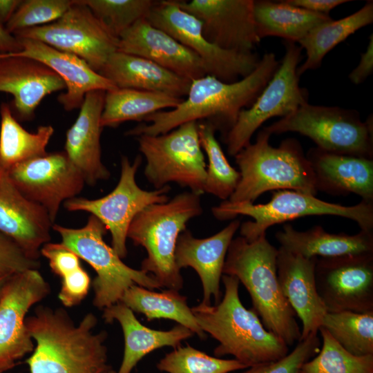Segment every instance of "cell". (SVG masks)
Instances as JSON below:
<instances>
[{"instance_id":"6da1fadb","label":"cell","mask_w":373,"mask_h":373,"mask_svg":"<svg viewBox=\"0 0 373 373\" xmlns=\"http://www.w3.org/2000/svg\"><path fill=\"white\" fill-rule=\"evenodd\" d=\"M279 64L273 52H267L251 73L236 82H224L209 75L194 79L186 98L175 108L146 117L144 121L149 124H139L125 134L157 135L186 122L204 120L226 135L240 111L250 107L261 93Z\"/></svg>"},{"instance_id":"7a4b0ae2","label":"cell","mask_w":373,"mask_h":373,"mask_svg":"<svg viewBox=\"0 0 373 373\" xmlns=\"http://www.w3.org/2000/svg\"><path fill=\"white\" fill-rule=\"evenodd\" d=\"M35 345L26 361L30 373H109L105 330L95 333L97 318L85 314L75 324L64 308L39 305L26 317Z\"/></svg>"},{"instance_id":"3957f363","label":"cell","mask_w":373,"mask_h":373,"mask_svg":"<svg viewBox=\"0 0 373 373\" xmlns=\"http://www.w3.org/2000/svg\"><path fill=\"white\" fill-rule=\"evenodd\" d=\"M221 279L224 293L218 304L200 303L191 308L202 330L219 343L215 356L232 355L247 368L285 356L289 346L265 327L252 308L241 303L238 279L225 274Z\"/></svg>"},{"instance_id":"277c9868","label":"cell","mask_w":373,"mask_h":373,"mask_svg":"<svg viewBox=\"0 0 373 373\" xmlns=\"http://www.w3.org/2000/svg\"><path fill=\"white\" fill-rule=\"evenodd\" d=\"M277 255L266 234L251 242L238 236L230 243L222 274L242 283L265 327L291 346L300 341L301 330L278 282Z\"/></svg>"},{"instance_id":"5b68a950","label":"cell","mask_w":373,"mask_h":373,"mask_svg":"<svg viewBox=\"0 0 373 373\" xmlns=\"http://www.w3.org/2000/svg\"><path fill=\"white\" fill-rule=\"evenodd\" d=\"M271 135L264 129L236 155L240 179L231 197V202H252L263 193L294 190L316 195L314 175L300 142L287 138L274 147Z\"/></svg>"},{"instance_id":"8992f818","label":"cell","mask_w":373,"mask_h":373,"mask_svg":"<svg viewBox=\"0 0 373 373\" xmlns=\"http://www.w3.org/2000/svg\"><path fill=\"white\" fill-rule=\"evenodd\" d=\"M202 211L200 195L189 191L146 207L132 220L127 238L146 249L147 256L141 269L151 274L161 287L176 291L183 287V278L175 262L177 240L188 222Z\"/></svg>"},{"instance_id":"52a82bcc","label":"cell","mask_w":373,"mask_h":373,"mask_svg":"<svg viewBox=\"0 0 373 373\" xmlns=\"http://www.w3.org/2000/svg\"><path fill=\"white\" fill-rule=\"evenodd\" d=\"M211 211L220 220L234 219L238 215L253 218L254 221L245 222L240 226V236L249 242L266 234L267 229L274 224L308 216L343 217L355 221L361 230L373 231V203L361 200L353 206H343L294 190L274 191L266 204L224 200Z\"/></svg>"},{"instance_id":"ba28073f","label":"cell","mask_w":373,"mask_h":373,"mask_svg":"<svg viewBox=\"0 0 373 373\" xmlns=\"http://www.w3.org/2000/svg\"><path fill=\"white\" fill-rule=\"evenodd\" d=\"M52 229L58 233L64 246L88 262L96 272L92 282L94 291L93 304L104 309L120 301L131 286L137 285L148 289L161 288L150 274L126 265L115 250L104 240L106 226L90 215L86 224L74 229L53 224Z\"/></svg>"},{"instance_id":"9c48e42d","label":"cell","mask_w":373,"mask_h":373,"mask_svg":"<svg viewBox=\"0 0 373 373\" xmlns=\"http://www.w3.org/2000/svg\"><path fill=\"white\" fill-rule=\"evenodd\" d=\"M263 129L271 135L296 132L323 151L373 159L372 117L362 122L354 110L307 102Z\"/></svg>"},{"instance_id":"30bf717a","label":"cell","mask_w":373,"mask_h":373,"mask_svg":"<svg viewBox=\"0 0 373 373\" xmlns=\"http://www.w3.org/2000/svg\"><path fill=\"white\" fill-rule=\"evenodd\" d=\"M146 159L144 175L156 189L170 182L204 193L207 165L198 122L184 123L164 134L137 136Z\"/></svg>"},{"instance_id":"8fae6325","label":"cell","mask_w":373,"mask_h":373,"mask_svg":"<svg viewBox=\"0 0 373 373\" xmlns=\"http://www.w3.org/2000/svg\"><path fill=\"white\" fill-rule=\"evenodd\" d=\"M141 163L140 155L133 162L122 156L119 180L111 193L97 199L75 197L63 204L68 211H86L98 218L110 231L112 248L121 259L127 256V233L135 216L151 204L169 200V185L154 191L144 190L137 185L135 175Z\"/></svg>"},{"instance_id":"7c38bea8","label":"cell","mask_w":373,"mask_h":373,"mask_svg":"<svg viewBox=\"0 0 373 373\" xmlns=\"http://www.w3.org/2000/svg\"><path fill=\"white\" fill-rule=\"evenodd\" d=\"M285 53L276 71L255 102L242 109L224 136L229 155L235 156L250 143L254 132L272 117H285L307 102V92L299 86L297 74L302 48L285 41Z\"/></svg>"},{"instance_id":"4fadbf2b","label":"cell","mask_w":373,"mask_h":373,"mask_svg":"<svg viewBox=\"0 0 373 373\" xmlns=\"http://www.w3.org/2000/svg\"><path fill=\"white\" fill-rule=\"evenodd\" d=\"M197 55L207 74L227 83L251 73L260 59L256 53L224 50L204 36L201 21L181 9L175 0L156 1L145 17Z\"/></svg>"},{"instance_id":"5bb4252c","label":"cell","mask_w":373,"mask_h":373,"mask_svg":"<svg viewBox=\"0 0 373 373\" xmlns=\"http://www.w3.org/2000/svg\"><path fill=\"white\" fill-rule=\"evenodd\" d=\"M13 35L17 38L37 40L73 54L98 73L110 55L117 50L119 41L82 0H75L56 21Z\"/></svg>"},{"instance_id":"9a60e30c","label":"cell","mask_w":373,"mask_h":373,"mask_svg":"<svg viewBox=\"0 0 373 373\" xmlns=\"http://www.w3.org/2000/svg\"><path fill=\"white\" fill-rule=\"evenodd\" d=\"M50 292V285L38 269L12 275L4 283L0 292V373L12 369L33 352L26 314Z\"/></svg>"},{"instance_id":"2e32d148","label":"cell","mask_w":373,"mask_h":373,"mask_svg":"<svg viewBox=\"0 0 373 373\" xmlns=\"http://www.w3.org/2000/svg\"><path fill=\"white\" fill-rule=\"evenodd\" d=\"M314 276L327 312H373V252L317 258Z\"/></svg>"},{"instance_id":"e0dca14e","label":"cell","mask_w":373,"mask_h":373,"mask_svg":"<svg viewBox=\"0 0 373 373\" xmlns=\"http://www.w3.org/2000/svg\"><path fill=\"white\" fill-rule=\"evenodd\" d=\"M16 188L41 206L54 223L64 202L77 197L86 184L64 151L47 153L6 171Z\"/></svg>"},{"instance_id":"ac0fdd59","label":"cell","mask_w":373,"mask_h":373,"mask_svg":"<svg viewBox=\"0 0 373 373\" xmlns=\"http://www.w3.org/2000/svg\"><path fill=\"white\" fill-rule=\"evenodd\" d=\"M202 23L206 39L227 50L251 52L260 41L254 17V0L175 1Z\"/></svg>"},{"instance_id":"d6986e66","label":"cell","mask_w":373,"mask_h":373,"mask_svg":"<svg viewBox=\"0 0 373 373\" xmlns=\"http://www.w3.org/2000/svg\"><path fill=\"white\" fill-rule=\"evenodd\" d=\"M117 50L147 59L191 82L208 75L197 55L146 18L122 34Z\"/></svg>"},{"instance_id":"ffe728a7","label":"cell","mask_w":373,"mask_h":373,"mask_svg":"<svg viewBox=\"0 0 373 373\" xmlns=\"http://www.w3.org/2000/svg\"><path fill=\"white\" fill-rule=\"evenodd\" d=\"M65 89L62 79L43 63L26 57L0 54V92L12 96L17 119H32L45 97Z\"/></svg>"},{"instance_id":"44dd1931","label":"cell","mask_w":373,"mask_h":373,"mask_svg":"<svg viewBox=\"0 0 373 373\" xmlns=\"http://www.w3.org/2000/svg\"><path fill=\"white\" fill-rule=\"evenodd\" d=\"M317 258H306L280 247L278 249V279L283 295L302 323L300 340L318 333L327 312L316 285Z\"/></svg>"},{"instance_id":"7402d4cb","label":"cell","mask_w":373,"mask_h":373,"mask_svg":"<svg viewBox=\"0 0 373 373\" xmlns=\"http://www.w3.org/2000/svg\"><path fill=\"white\" fill-rule=\"evenodd\" d=\"M53 224L47 211L26 198L0 169V233L39 259L42 246L50 242Z\"/></svg>"},{"instance_id":"603a6c76","label":"cell","mask_w":373,"mask_h":373,"mask_svg":"<svg viewBox=\"0 0 373 373\" xmlns=\"http://www.w3.org/2000/svg\"><path fill=\"white\" fill-rule=\"evenodd\" d=\"M106 91L88 93L79 115L66 135L64 152L72 164L81 173L86 184L95 185L108 180L111 173L102 161L100 119Z\"/></svg>"},{"instance_id":"cb8c5ba5","label":"cell","mask_w":373,"mask_h":373,"mask_svg":"<svg viewBox=\"0 0 373 373\" xmlns=\"http://www.w3.org/2000/svg\"><path fill=\"white\" fill-rule=\"evenodd\" d=\"M17 39L22 46L21 51L9 54L37 60L57 74L66 85L65 92L58 96L57 100L66 111L80 108L86 95L90 91L106 92L117 88L110 80L75 55L37 40Z\"/></svg>"},{"instance_id":"d4e9b609","label":"cell","mask_w":373,"mask_h":373,"mask_svg":"<svg viewBox=\"0 0 373 373\" xmlns=\"http://www.w3.org/2000/svg\"><path fill=\"white\" fill-rule=\"evenodd\" d=\"M240 226V220H233L210 237L196 238L185 229L178 238L174 254L175 265L180 270L190 267L197 272L203 289L202 303L211 305V298H214L216 304L220 301V280L226 256Z\"/></svg>"},{"instance_id":"484cf974","label":"cell","mask_w":373,"mask_h":373,"mask_svg":"<svg viewBox=\"0 0 373 373\" xmlns=\"http://www.w3.org/2000/svg\"><path fill=\"white\" fill-rule=\"evenodd\" d=\"M310 163L317 191L339 195L354 193L373 203V159L311 148Z\"/></svg>"},{"instance_id":"4316f807","label":"cell","mask_w":373,"mask_h":373,"mask_svg":"<svg viewBox=\"0 0 373 373\" xmlns=\"http://www.w3.org/2000/svg\"><path fill=\"white\" fill-rule=\"evenodd\" d=\"M117 88L166 93L183 98L191 81L142 57L115 51L99 73Z\"/></svg>"},{"instance_id":"83f0119b","label":"cell","mask_w":373,"mask_h":373,"mask_svg":"<svg viewBox=\"0 0 373 373\" xmlns=\"http://www.w3.org/2000/svg\"><path fill=\"white\" fill-rule=\"evenodd\" d=\"M102 317L108 323L117 321L122 329L124 355L117 373H131L137 363L152 351L165 346L175 349L180 346L182 341L194 334L180 324L167 331L147 327L138 321L129 307L120 301L104 309Z\"/></svg>"},{"instance_id":"f1b7e54d","label":"cell","mask_w":373,"mask_h":373,"mask_svg":"<svg viewBox=\"0 0 373 373\" xmlns=\"http://www.w3.org/2000/svg\"><path fill=\"white\" fill-rule=\"evenodd\" d=\"M280 247L306 258L334 257L373 252V231L354 235L329 233L319 225L300 231L286 224L276 233Z\"/></svg>"},{"instance_id":"f546056e","label":"cell","mask_w":373,"mask_h":373,"mask_svg":"<svg viewBox=\"0 0 373 373\" xmlns=\"http://www.w3.org/2000/svg\"><path fill=\"white\" fill-rule=\"evenodd\" d=\"M256 31L261 39L278 37L299 42L318 25L332 19L329 15L296 7L285 1H254Z\"/></svg>"},{"instance_id":"4dcf8cb0","label":"cell","mask_w":373,"mask_h":373,"mask_svg":"<svg viewBox=\"0 0 373 373\" xmlns=\"http://www.w3.org/2000/svg\"><path fill=\"white\" fill-rule=\"evenodd\" d=\"M0 169L12 166L47 154V145L53 135L51 125L39 126L31 133L19 123L8 103L0 106Z\"/></svg>"},{"instance_id":"1f68e13d","label":"cell","mask_w":373,"mask_h":373,"mask_svg":"<svg viewBox=\"0 0 373 373\" xmlns=\"http://www.w3.org/2000/svg\"><path fill=\"white\" fill-rule=\"evenodd\" d=\"M120 302L133 312L144 314L149 321L160 318L172 320L187 327L201 339L207 336L188 306L187 298L179 291L168 289L156 292L134 285L126 290Z\"/></svg>"},{"instance_id":"d6a6232c","label":"cell","mask_w":373,"mask_h":373,"mask_svg":"<svg viewBox=\"0 0 373 373\" xmlns=\"http://www.w3.org/2000/svg\"><path fill=\"white\" fill-rule=\"evenodd\" d=\"M183 99L163 93L117 88L106 92L100 124L115 128L127 121H143L164 108H175Z\"/></svg>"},{"instance_id":"836d02e7","label":"cell","mask_w":373,"mask_h":373,"mask_svg":"<svg viewBox=\"0 0 373 373\" xmlns=\"http://www.w3.org/2000/svg\"><path fill=\"white\" fill-rule=\"evenodd\" d=\"M373 22V1H367L358 11L344 18L333 19L311 30L298 43L307 58L297 68L298 76L318 68L325 55L350 35Z\"/></svg>"},{"instance_id":"e575fe53","label":"cell","mask_w":373,"mask_h":373,"mask_svg":"<svg viewBox=\"0 0 373 373\" xmlns=\"http://www.w3.org/2000/svg\"><path fill=\"white\" fill-rule=\"evenodd\" d=\"M40 254L48 260L52 271L61 278L58 298L61 303L66 307L79 305L88 295L91 285L79 257L61 242L46 243Z\"/></svg>"},{"instance_id":"d590c367","label":"cell","mask_w":373,"mask_h":373,"mask_svg":"<svg viewBox=\"0 0 373 373\" xmlns=\"http://www.w3.org/2000/svg\"><path fill=\"white\" fill-rule=\"evenodd\" d=\"M321 327L352 354H373V312H327Z\"/></svg>"},{"instance_id":"8d00e7d4","label":"cell","mask_w":373,"mask_h":373,"mask_svg":"<svg viewBox=\"0 0 373 373\" xmlns=\"http://www.w3.org/2000/svg\"><path fill=\"white\" fill-rule=\"evenodd\" d=\"M198 123L200 144L209 162L204 192L227 200L240 181V173L228 162L216 138L215 127L206 122Z\"/></svg>"},{"instance_id":"74e56055","label":"cell","mask_w":373,"mask_h":373,"mask_svg":"<svg viewBox=\"0 0 373 373\" xmlns=\"http://www.w3.org/2000/svg\"><path fill=\"white\" fill-rule=\"evenodd\" d=\"M321 349L305 363L299 373H373V354L355 356L345 350L321 327Z\"/></svg>"},{"instance_id":"f35d334b","label":"cell","mask_w":373,"mask_h":373,"mask_svg":"<svg viewBox=\"0 0 373 373\" xmlns=\"http://www.w3.org/2000/svg\"><path fill=\"white\" fill-rule=\"evenodd\" d=\"M157 367L168 373H229L247 368L235 358L211 356L189 345L180 346L166 354Z\"/></svg>"},{"instance_id":"ab89813d","label":"cell","mask_w":373,"mask_h":373,"mask_svg":"<svg viewBox=\"0 0 373 373\" xmlns=\"http://www.w3.org/2000/svg\"><path fill=\"white\" fill-rule=\"evenodd\" d=\"M94 15L116 37L145 18L156 1L82 0Z\"/></svg>"},{"instance_id":"60d3db41","label":"cell","mask_w":373,"mask_h":373,"mask_svg":"<svg viewBox=\"0 0 373 373\" xmlns=\"http://www.w3.org/2000/svg\"><path fill=\"white\" fill-rule=\"evenodd\" d=\"M75 0L22 1L5 27L14 34L18 31L41 26L59 19Z\"/></svg>"},{"instance_id":"b9f144b4","label":"cell","mask_w":373,"mask_h":373,"mask_svg":"<svg viewBox=\"0 0 373 373\" xmlns=\"http://www.w3.org/2000/svg\"><path fill=\"white\" fill-rule=\"evenodd\" d=\"M318 333L300 340L292 352L270 363L248 367L242 373H299L302 365L316 355L321 345Z\"/></svg>"},{"instance_id":"7bdbcfd3","label":"cell","mask_w":373,"mask_h":373,"mask_svg":"<svg viewBox=\"0 0 373 373\" xmlns=\"http://www.w3.org/2000/svg\"><path fill=\"white\" fill-rule=\"evenodd\" d=\"M39 267V259L29 256L13 240L0 233V278L38 269Z\"/></svg>"},{"instance_id":"ee69618b","label":"cell","mask_w":373,"mask_h":373,"mask_svg":"<svg viewBox=\"0 0 373 373\" xmlns=\"http://www.w3.org/2000/svg\"><path fill=\"white\" fill-rule=\"evenodd\" d=\"M366 50L361 55L358 66L350 73L349 79L354 84L363 82L373 71V35L369 37Z\"/></svg>"},{"instance_id":"f6af8a7d","label":"cell","mask_w":373,"mask_h":373,"mask_svg":"<svg viewBox=\"0 0 373 373\" xmlns=\"http://www.w3.org/2000/svg\"><path fill=\"white\" fill-rule=\"evenodd\" d=\"M291 6L305 10L329 15V12L335 7L349 2L347 0H286Z\"/></svg>"},{"instance_id":"bcb514c9","label":"cell","mask_w":373,"mask_h":373,"mask_svg":"<svg viewBox=\"0 0 373 373\" xmlns=\"http://www.w3.org/2000/svg\"><path fill=\"white\" fill-rule=\"evenodd\" d=\"M21 50L22 46L19 39L0 23V54L15 53Z\"/></svg>"},{"instance_id":"7dc6e473","label":"cell","mask_w":373,"mask_h":373,"mask_svg":"<svg viewBox=\"0 0 373 373\" xmlns=\"http://www.w3.org/2000/svg\"><path fill=\"white\" fill-rule=\"evenodd\" d=\"M22 0H0V23L6 24L21 3Z\"/></svg>"},{"instance_id":"c3c4849f","label":"cell","mask_w":373,"mask_h":373,"mask_svg":"<svg viewBox=\"0 0 373 373\" xmlns=\"http://www.w3.org/2000/svg\"><path fill=\"white\" fill-rule=\"evenodd\" d=\"M8 278V277L0 278V292H1V288H2L4 283L6 282V280H7Z\"/></svg>"},{"instance_id":"681fc988","label":"cell","mask_w":373,"mask_h":373,"mask_svg":"<svg viewBox=\"0 0 373 373\" xmlns=\"http://www.w3.org/2000/svg\"><path fill=\"white\" fill-rule=\"evenodd\" d=\"M109 373H117V372L111 369Z\"/></svg>"}]
</instances>
